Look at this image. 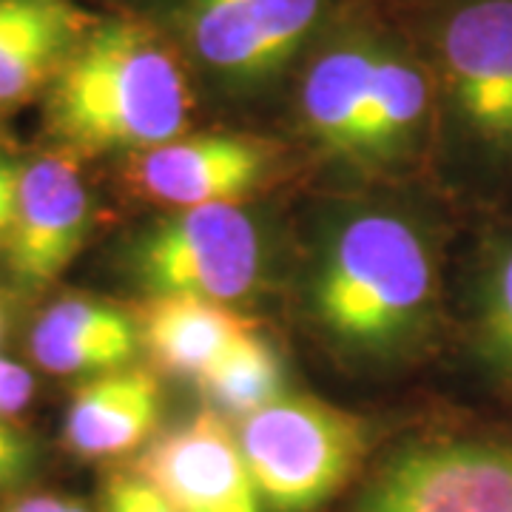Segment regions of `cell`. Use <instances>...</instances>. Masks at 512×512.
I'll list each match as a JSON object with an SVG mask.
<instances>
[{"label":"cell","mask_w":512,"mask_h":512,"mask_svg":"<svg viewBox=\"0 0 512 512\" xmlns=\"http://www.w3.org/2000/svg\"><path fill=\"white\" fill-rule=\"evenodd\" d=\"M43 450L12 419H0V504L32 487L40 473Z\"/></svg>","instance_id":"cell-18"},{"label":"cell","mask_w":512,"mask_h":512,"mask_svg":"<svg viewBox=\"0 0 512 512\" xmlns=\"http://www.w3.org/2000/svg\"><path fill=\"white\" fill-rule=\"evenodd\" d=\"M265 174V151L242 137L171 140L143 151L137 183L154 200L177 208L237 202Z\"/></svg>","instance_id":"cell-10"},{"label":"cell","mask_w":512,"mask_h":512,"mask_svg":"<svg viewBox=\"0 0 512 512\" xmlns=\"http://www.w3.org/2000/svg\"><path fill=\"white\" fill-rule=\"evenodd\" d=\"M379 52L339 46L313 63L302 89V111L311 134L336 154H353L373 86Z\"/></svg>","instance_id":"cell-15"},{"label":"cell","mask_w":512,"mask_h":512,"mask_svg":"<svg viewBox=\"0 0 512 512\" xmlns=\"http://www.w3.org/2000/svg\"><path fill=\"white\" fill-rule=\"evenodd\" d=\"M433 265L416 228L393 214H359L330 239L313 299L322 325L359 350H390L419 328Z\"/></svg>","instance_id":"cell-2"},{"label":"cell","mask_w":512,"mask_h":512,"mask_svg":"<svg viewBox=\"0 0 512 512\" xmlns=\"http://www.w3.org/2000/svg\"><path fill=\"white\" fill-rule=\"evenodd\" d=\"M322 0H194L191 40L200 57L231 77L279 69L308 35Z\"/></svg>","instance_id":"cell-9"},{"label":"cell","mask_w":512,"mask_h":512,"mask_svg":"<svg viewBox=\"0 0 512 512\" xmlns=\"http://www.w3.org/2000/svg\"><path fill=\"white\" fill-rule=\"evenodd\" d=\"M487 333L501 362L512 367V248L495 265L487 285Z\"/></svg>","instance_id":"cell-20"},{"label":"cell","mask_w":512,"mask_h":512,"mask_svg":"<svg viewBox=\"0 0 512 512\" xmlns=\"http://www.w3.org/2000/svg\"><path fill=\"white\" fill-rule=\"evenodd\" d=\"M143 333L126 311L94 299H60L29 336L35 362L57 376L114 373L134 359Z\"/></svg>","instance_id":"cell-12"},{"label":"cell","mask_w":512,"mask_h":512,"mask_svg":"<svg viewBox=\"0 0 512 512\" xmlns=\"http://www.w3.org/2000/svg\"><path fill=\"white\" fill-rule=\"evenodd\" d=\"M234 433L265 512H322L370 453L365 421L308 396L265 404Z\"/></svg>","instance_id":"cell-3"},{"label":"cell","mask_w":512,"mask_h":512,"mask_svg":"<svg viewBox=\"0 0 512 512\" xmlns=\"http://www.w3.org/2000/svg\"><path fill=\"white\" fill-rule=\"evenodd\" d=\"M254 325L222 302L194 296H151L140 333L157 362L174 373L200 379Z\"/></svg>","instance_id":"cell-14"},{"label":"cell","mask_w":512,"mask_h":512,"mask_svg":"<svg viewBox=\"0 0 512 512\" xmlns=\"http://www.w3.org/2000/svg\"><path fill=\"white\" fill-rule=\"evenodd\" d=\"M345 512H512V436L404 441L373 467Z\"/></svg>","instance_id":"cell-4"},{"label":"cell","mask_w":512,"mask_h":512,"mask_svg":"<svg viewBox=\"0 0 512 512\" xmlns=\"http://www.w3.org/2000/svg\"><path fill=\"white\" fill-rule=\"evenodd\" d=\"M83 35L69 0H0V106L55 80Z\"/></svg>","instance_id":"cell-13"},{"label":"cell","mask_w":512,"mask_h":512,"mask_svg":"<svg viewBox=\"0 0 512 512\" xmlns=\"http://www.w3.org/2000/svg\"><path fill=\"white\" fill-rule=\"evenodd\" d=\"M35 396L32 373L18 362L0 356V419H15Z\"/></svg>","instance_id":"cell-21"},{"label":"cell","mask_w":512,"mask_h":512,"mask_svg":"<svg viewBox=\"0 0 512 512\" xmlns=\"http://www.w3.org/2000/svg\"><path fill=\"white\" fill-rule=\"evenodd\" d=\"M163 413V390L146 370H114L83 384L69 402L63 444L80 461L143 450Z\"/></svg>","instance_id":"cell-11"},{"label":"cell","mask_w":512,"mask_h":512,"mask_svg":"<svg viewBox=\"0 0 512 512\" xmlns=\"http://www.w3.org/2000/svg\"><path fill=\"white\" fill-rule=\"evenodd\" d=\"M69 495L49 493V490H23L0 504V512H63Z\"/></svg>","instance_id":"cell-22"},{"label":"cell","mask_w":512,"mask_h":512,"mask_svg":"<svg viewBox=\"0 0 512 512\" xmlns=\"http://www.w3.org/2000/svg\"><path fill=\"white\" fill-rule=\"evenodd\" d=\"M92 228V197L69 157H43L20 171L15 220L6 234L9 271L23 288H46L80 254Z\"/></svg>","instance_id":"cell-7"},{"label":"cell","mask_w":512,"mask_h":512,"mask_svg":"<svg viewBox=\"0 0 512 512\" xmlns=\"http://www.w3.org/2000/svg\"><path fill=\"white\" fill-rule=\"evenodd\" d=\"M134 470L177 512H265L237 433L214 410L154 436Z\"/></svg>","instance_id":"cell-6"},{"label":"cell","mask_w":512,"mask_h":512,"mask_svg":"<svg viewBox=\"0 0 512 512\" xmlns=\"http://www.w3.org/2000/svg\"><path fill=\"white\" fill-rule=\"evenodd\" d=\"M97 512H177L146 476L131 470H114L103 481Z\"/></svg>","instance_id":"cell-19"},{"label":"cell","mask_w":512,"mask_h":512,"mask_svg":"<svg viewBox=\"0 0 512 512\" xmlns=\"http://www.w3.org/2000/svg\"><path fill=\"white\" fill-rule=\"evenodd\" d=\"M20 171L12 163L0 160V242H6V234L15 220V202H18Z\"/></svg>","instance_id":"cell-23"},{"label":"cell","mask_w":512,"mask_h":512,"mask_svg":"<svg viewBox=\"0 0 512 512\" xmlns=\"http://www.w3.org/2000/svg\"><path fill=\"white\" fill-rule=\"evenodd\" d=\"M447 80L464 120L493 146L512 148V0H476L441 35Z\"/></svg>","instance_id":"cell-8"},{"label":"cell","mask_w":512,"mask_h":512,"mask_svg":"<svg viewBox=\"0 0 512 512\" xmlns=\"http://www.w3.org/2000/svg\"><path fill=\"white\" fill-rule=\"evenodd\" d=\"M197 384L217 410L245 419L285 396V367L276 350L256 330H248L202 373Z\"/></svg>","instance_id":"cell-17"},{"label":"cell","mask_w":512,"mask_h":512,"mask_svg":"<svg viewBox=\"0 0 512 512\" xmlns=\"http://www.w3.org/2000/svg\"><path fill=\"white\" fill-rule=\"evenodd\" d=\"M424 109H427V83L419 69L402 57L379 55L353 157L359 160L393 157L416 131Z\"/></svg>","instance_id":"cell-16"},{"label":"cell","mask_w":512,"mask_h":512,"mask_svg":"<svg viewBox=\"0 0 512 512\" xmlns=\"http://www.w3.org/2000/svg\"><path fill=\"white\" fill-rule=\"evenodd\" d=\"M188 86L143 23L111 20L80 37L52 80L46 123L77 151H151L188 126Z\"/></svg>","instance_id":"cell-1"},{"label":"cell","mask_w":512,"mask_h":512,"mask_svg":"<svg viewBox=\"0 0 512 512\" xmlns=\"http://www.w3.org/2000/svg\"><path fill=\"white\" fill-rule=\"evenodd\" d=\"M262 268L254 220L234 202L180 208L131 248V271L151 296L231 302L251 291Z\"/></svg>","instance_id":"cell-5"}]
</instances>
